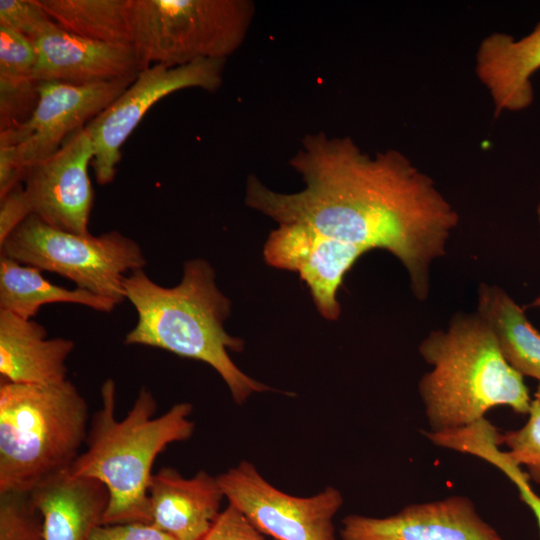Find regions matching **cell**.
<instances>
[{
	"label": "cell",
	"instance_id": "obj_22",
	"mask_svg": "<svg viewBox=\"0 0 540 540\" xmlns=\"http://www.w3.org/2000/svg\"><path fill=\"white\" fill-rule=\"evenodd\" d=\"M63 30L83 38L131 45L129 0H38Z\"/></svg>",
	"mask_w": 540,
	"mask_h": 540
},
{
	"label": "cell",
	"instance_id": "obj_23",
	"mask_svg": "<svg viewBox=\"0 0 540 540\" xmlns=\"http://www.w3.org/2000/svg\"><path fill=\"white\" fill-rule=\"evenodd\" d=\"M499 432L491 426L473 431L464 442V452L498 467L515 485L520 499L531 509L540 532V496L531 488L527 474L499 450Z\"/></svg>",
	"mask_w": 540,
	"mask_h": 540
},
{
	"label": "cell",
	"instance_id": "obj_29",
	"mask_svg": "<svg viewBox=\"0 0 540 540\" xmlns=\"http://www.w3.org/2000/svg\"><path fill=\"white\" fill-rule=\"evenodd\" d=\"M30 215L21 183L0 199V243Z\"/></svg>",
	"mask_w": 540,
	"mask_h": 540
},
{
	"label": "cell",
	"instance_id": "obj_16",
	"mask_svg": "<svg viewBox=\"0 0 540 540\" xmlns=\"http://www.w3.org/2000/svg\"><path fill=\"white\" fill-rule=\"evenodd\" d=\"M539 69L540 22L520 39L492 33L480 42L476 52L475 72L492 99L496 116L531 105V77Z\"/></svg>",
	"mask_w": 540,
	"mask_h": 540
},
{
	"label": "cell",
	"instance_id": "obj_8",
	"mask_svg": "<svg viewBox=\"0 0 540 540\" xmlns=\"http://www.w3.org/2000/svg\"><path fill=\"white\" fill-rule=\"evenodd\" d=\"M224 64L225 60L202 59L180 66L153 64L140 70L128 88L86 125L94 146L97 183L114 180L122 145L155 103L185 88L217 90Z\"/></svg>",
	"mask_w": 540,
	"mask_h": 540
},
{
	"label": "cell",
	"instance_id": "obj_15",
	"mask_svg": "<svg viewBox=\"0 0 540 540\" xmlns=\"http://www.w3.org/2000/svg\"><path fill=\"white\" fill-rule=\"evenodd\" d=\"M148 498L151 523L177 540H201L220 514L225 496L217 476L205 470L186 478L164 467L152 475Z\"/></svg>",
	"mask_w": 540,
	"mask_h": 540
},
{
	"label": "cell",
	"instance_id": "obj_19",
	"mask_svg": "<svg viewBox=\"0 0 540 540\" xmlns=\"http://www.w3.org/2000/svg\"><path fill=\"white\" fill-rule=\"evenodd\" d=\"M476 313L490 328L507 363L540 381V332L524 310L499 286L481 283Z\"/></svg>",
	"mask_w": 540,
	"mask_h": 540
},
{
	"label": "cell",
	"instance_id": "obj_1",
	"mask_svg": "<svg viewBox=\"0 0 540 540\" xmlns=\"http://www.w3.org/2000/svg\"><path fill=\"white\" fill-rule=\"evenodd\" d=\"M290 165L303 190L275 192L251 175L246 205L279 225H300L365 253L389 251L407 271L415 297L427 298L431 265L446 254L459 223L428 175L399 151L371 157L350 138L324 133L306 136Z\"/></svg>",
	"mask_w": 540,
	"mask_h": 540
},
{
	"label": "cell",
	"instance_id": "obj_32",
	"mask_svg": "<svg viewBox=\"0 0 540 540\" xmlns=\"http://www.w3.org/2000/svg\"><path fill=\"white\" fill-rule=\"evenodd\" d=\"M532 305L540 307V295L533 301Z\"/></svg>",
	"mask_w": 540,
	"mask_h": 540
},
{
	"label": "cell",
	"instance_id": "obj_17",
	"mask_svg": "<svg viewBox=\"0 0 540 540\" xmlns=\"http://www.w3.org/2000/svg\"><path fill=\"white\" fill-rule=\"evenodd\" d=\"M72 340L47 338L46 328L32 320L0 310L1 381L51 385L67 380L66 360Z\"/></svg>",
	"mask_w": 540,
	"mask_h": 540
},
{
	"label": "cell",
	"instance_id": "obj_9",
	"mask_svg": "<svg viewBox=\"0 0 540 540\" xmlns=\"http://www.w3.org/2000/svg\"><path fill=\"white\" fill-rule=\"evenodd\" d=\"M229 504L276 540H336L333 518L343 504L332 486L309 497L282 492L255 465L242 461L217 476Z\"/></svg>",
	"mask_w": 540,
	"mask_h": 540
},
{
	"label": "cell",
	"instance_id": "obj_25",
	"mask_svg": "<svg viewBox=\"0 0 540 540\" xmlns=\"http://www.w3.org/2000/svg\"><path fill=\"white\" fill-rule=\"evenodd\" d=\"M500 445L508 447L507 457L523 466L529 479L540 484V400L532 399L528 420L517 430L500 433Z\"/></svg>",
	"mask_w": 540,
	"mask_h": 540
},
{
	"label": "cell",
	"instance_id": "obj_11",
	"mask_svg": "<svg viewBox=\"0 0 540 540\" xmlns=\"http://www.w3.org/2000/svg\"><path fill=\"white\" fill-rule=\"evenodd\" d=\"M94 146L87 128L49 157L25 169L22 189L31 215L55 229L88 235L94 191L88 167Z\"/></svg>",
	"mask_w": 540,
	"mask_h": 540
},
{
	"label": "cell",
	"instance_id": "obj_33",
	"mask_svg": "<svg viewBox=\"0 0 540 540\" xmlns=\"http://www.w3.org/2000/svg\"><path fill=\"white\" fill-rule=\"evenodd\" d=\"M537 215H538V219H539V222H540V200H539V203H538V206H537Z\"/></svg>",
	"mask_w": 540,
	"mask_h": 540
},
{
	"label": "cell",
	"instance_id": "obj_30",
	"mask_svg": "<svg viewBox=\"0 0 540 540\" xmlns=\"http://www.w3.org/2000/svg\"><path fill=\"white\" fill-rule=\"evenodd\" d=\"M25 169L17 159L15 146L0 142V199L22 183Z\"/></svg>",
	"mask_w": 540,
	"mask_h": 540
},
{
	"label": "cell",
	"instance_id": "obj_20",
	"mask_svg": "<svg viewBox=\"0 0 540 540\" xmlns=\"http://www.w3.org/2000/svg\"><path fill=\"white\" fill-rule=\"evenodd\" d=\"M53 303L78 304L99 312H111L117 305L84 289L53 284L40 269L0 255V310L32 319L41 306Z\"/></svg>",
	"mask_w": 540,
	"mask_h": 540
},
{
	"label": "cell",
	"instance_id": "obj_28",
	"mask_svg": "<svg viewBox=\"0 0 540 540\" xmlns=\"http://www.w3.org/2000/svg\"><path fill=\"white\" fill-rule=\"evenodd\" d=\"M90 540H177L153 523L131 522L97 526Z\"/></svg>",
	"mask_w": 540,
	"mask_h": 540
},
{
	"label": "cell",
	"instance_id": "obj_4",
	"mask_svg": "<svg viewBox=\"0 0 540 540\" xmlns=\"http://www.w3.org/2000/svg\"><path fill=\"white\" fill-rule=\"evenodd\" d=\"M419 352L431 365L419 381L431 432L468 426L497 406L528 414L532 399L523 376L476 312L458 313L446 329L431 331Z\"/></svg>",
	"mask_w": 540,
	"mask_h": 540
},
{
	"label": "cell",
	"instance_id": "obj_27",
	"mask_svg": "<svg viewBox=\"0 0 540 540\" xmlns=\"http://www.w3.org/2000/svg\"><path fill=\"white\" fill-rule=\"evenodd\" d=\"M201 540H266V538L240 510L228 504Z\"/></svg>",
	"mask_w": 540,
	"mask_h": 540
},
{
	"label": "cell",
	"instance_id": "obj_18",
	"mask_svg": "<svg viewBox=\"0 0 540 540\" xmlns=\"http://www.w3.org/2000/svg\"><path fill=\"white\" fill-rule=\"evenodd\" d=\"M30 495L41 514L45 540H90L109 503L102 482L69 471L42 481Z\"/></svg>",
	"mask_w": 540,
	"mask_h": 540
},
{
	"label": "cell",
	"instance_id": "obj_14",
	"mask_svg": "<svg viewBox=\"0 0 540 540\" xmlns=\"http://www.w3.org/2000/svg\"><path fill=\"white\" fill-rule=\"evenodd\" d=\"M33 43L39 82L90 84L133 77L142 70L132 45L83 38L57 24Z\"/></svg>",
	"mask_w": 540,
	"mask_h": 540
},
{
	"label": "cell",
	"instance_id": "obj_5",
	"mask_svg": "<svg viewBox=\"0 0 540 540\" xmlns=\"http://www.w3.org/2000/svg\"><path fill=\"white\" fill-rule=\"evenodd\" d=\"M89 421L87 402L68 379L51 385L1 381L0 493H28L69 471Z\"/></svg>",
	"mask_w": 540,
	"mask_h": 540
},
{
	"label": "cell",
	"instance_id": "obj_26",
	"mask_svg": "<svg viewBox=\"0 0 540 540\" xmlns=\"http://www.w3.org/2000/svg\"><path fill=\"white\" fill-rule=\"evenodd\" d=\"M55 24L38 0H0V26L15 30L32 42Z\"/></svg>",
	"mask_w": 540,
	"mask_h": 540
},
{
	"label": "cell",
	"instance_id": "obj_21",
	"mask_svg": "<svg viewBox=\"0 0 540 540\" xmlns=\"http://www.w3.org/2000/svg\"><path fill=\"white\" fill-rule=\"evenodd\" d=\"M37 53L23 34L0 26V131L16 128L32 115L39 99Z\"/></svg>",
	"mask_w": 540,
	"mask_h": 540
},
{
	"label": "cell",
	"instance_id": "obj_10",
	"mask_svg": "<svg viewBox=\"0 0 540 540\" xmlns=\"http://www.w3.org/2000/svg\"><path fill=\"white\" fill-rule=\"evenodd\" d=\"M136 76L90 84L40 82L32 115L22 125L0 131V142L15 146L18 162L26 169L55 153L71 135L85 128Z\"/></svg>",
	"mask_w": 540,
	"mask_h": 540
},
{
	"label": "cell",
	"instance_id": "obj_6",
	"mask_svg": "<svg viewBox=\"0 0 540 540\" xmlns=\"http://www.w3.org/2000/svg\"><path fill=\"white\" fill-rule=\"evenodd\" d=\"M131 45L142 69L226 60L243 43L254 4L247 0H129Z\"/></svg>",
	"mask_w": 540,
	"mask_h": 540
},
{
	"label": "cell",
	"instance_id": "obj_2",
	"mask_svg": "<svg viewBox=\"0 0 540 540\" xmlns=\"http://www.w3.org/2000/svg\"><path fill=\"white\" fill-rule=\"evenodd\" d=\"M126 300L137 312V323L126 334V345L159 348L211 366L226 383L235 403L270 390L242 372L229 352H241L242 339L229 335L224 322L231 301L218 289L208 261H186L181 281L173 287L155 283L143 269L124 279Z\"/></svg>",
	"mask_w": 540,
	"mask_h": 540
},
{
	"label": "cell",
	"instance_id": "obj_12",
	"mask_svg": "<svg viewBox=\"0 0 540 540\" xmlns=\"http://www.w3.org/2000/svg\"><path fill=\"white\" fill-rule=\"evenodd\" d=\"M364 253L360 248L321 237L295 224L279 225L269 234L263 249L270 266L299 274L318 312L327 320L339 318L338 289L345 274Z\"/></svg>",
	"mask_w": 540,
	"mask_h": 540
},
{
	"label": "cell",
	"instance_id": "obj_13",
	"mask_svg": "<svg viewBox=\"0 0 540 540\" xmlns=\"http://www.w3.org/2000/svg\"><path fill=\"white\" fill-rule=\"evenodd\" d=\"M342 540H503L461 495L410 504L385 518L348 515Z\"/></svg>",
	"mask_w": 540,
	"mask_h": 540
},
{
	"label": "cell",
	"instance_id": "obj_31",
	"mask_svg": "<svg viewBox=\"0 0 540 540\" xmlns=\"http://www.w3.org/2000/svg\"><path fill=\"white\" fill-rule=\"evenodd\" d=\"M535 398L540 400V381L535 392Z\"/></svg>",
	"mask_w": 540,
	"mask_h": 540
},
{
	"label": "cell",
	"instance_id": "obj_24",
	"mask_svg": "<svg viewBox=\"0 0 540 540\" xmlns=\"http://www.w3.org/2000/svg\"><path fill=\"white\" fill-rule=\"evenodd\" d=\"M0 540H45L42 517L30 492L0 493Z\"/></svg>",
	"mask_w": 540,
	"mask_h": 540
},
{
	"label": "cell",
	"instance_id": "obj_7",
	"mask_svg": "<svg viewBox=\"0 0 540 540\" xmlns=\"http://www.w3.org/2000/svg\"><path fill=\"white\" fill-rule=\"evenodd\" d=\"M1 255L59 274L77 288L110 299L126 300L125 277L146 265L141 246L119 231L78 235L48 226L30 215L0 243Z\"/></svg>",
	"mask_w": 540,
	"mask_h": 540
},
{
	"label": "cell",
	"instance_id": "obj_3",
	"mask_svg": "<svg viewBox=\"0 0 540 540\" xmlns=\"http://www.w3.org/2000/svg\"><path fill=\"white\" fill-rule=\"evenodd\" d=\"M101 405L89 421L85 450L69 473L94 478L109 493L103 524L151 522L148 487L157 456L175 442L188 440L195 424L189 418L193 406L181 402L155 416L157 400L141 387L126 414L119 420L116 411V384L106 379L101 388Z\"/></svg>",
	"mask_w": 540,
	"mask_h": 540
}]
</instances>
